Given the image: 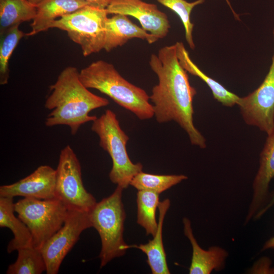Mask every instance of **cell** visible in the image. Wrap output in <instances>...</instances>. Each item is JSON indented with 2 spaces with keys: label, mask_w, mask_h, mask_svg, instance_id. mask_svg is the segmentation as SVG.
Listing matches in <instances>:
<instances>
[{
  "label": "cell",
  "mask_w": 274,
  "mask_h": 274,
  "mask_svg": "<svg viewBox=\"0 0 274 274\" xmlns=\"http://www.w3.org/2000/svg\"><path fill=\"white\" fill-rule=\"evenodd\" d=\"M149 63L158 78L150 96L156 120L160 123L175 121L186 132L192 145L205 148L206 139L193 123V100L196 91L179 62L176 44L152 54Z\"/></svg>",
  "instance_id": "obj_1"
},
{
  "label": "cell",
  "mask_w": 274,
  "mask_h": 274,
  "mask_svg": "<svg viewBox=\"0 0 274 274\" xmlns=\"http://www.w3.org/2000/svg\"><path fill=\"white\" fill-rule=\"evenodd\" d=\"M49 88L45 107L51 112L46 119V126L66 125L73 135L81 125L97 118L89 114L91 111L110 104L108 99L92 93L83 85L74 66L64 68Z\"/></svg>",
  "instance_id": "obj_2"
},
{
  "label": "cell",
  "mask_w": 274,
  "mask_h": 274,
  "mask_svg": "<svg viewBox=\"0 0 274 274\" xmlns=\"http://www.w3.org/2000/svg\"><path fill=\"white\" fill-rule=\"evenodd\" d=\"M80 79L87 88L96 89L141 120L154 116L150 96L142 88L124 79L113 64L102 60L91 63L79 72Z\"/></svg>",
  "instance_id": "obj_3"
},
{
  "label": "cell",
  "mask_w": 274,
  "mask_h": 274,
  "mask_svg": "<svg viewBox=\"0 0 274 274\" xmlns=\"http://www.w3.org/2000/svg\"><path fill=\"white\" fill-rule=\"evenodd\" d=\"M124 189L119 186L109 196L97 202L89 212L92 227L101 242L100 267L115 258L122 256L130 248L123 239L126 214L122 201Z\"/></svg>",
  "instance_id": "obj_4"
},
{
  "label": "cell",
  "mask_w": 274,
  "mask_h": 274,
  "mask_svg": "<svg viewBox=\"0 0 274 274\" xmlns=\"http://www.w3.org/2000/svg\"><path fill=\"white\" fill-rule=\"evenodd\" d=\"M91 130L99 139V146L110 156L112 167L109 174L111 182L123 189L143 169L141 163H133L126 151L128 136L122 129L115 113L107 110L92 122Z\"/></svg>",
  "instance_id": "obj_5"
},
{
  "label": "cell",
  "mask_w": 274,
  "mask_h": 274,
  "mask_svg": "<svg viewBox=\"0 0 274 274\" xmlns=\"http://www.w3.org/2000/svg\"><path fill=\"white\" fill-rule=\"evenodd\" d=\"M108 15L106 9L87 5L54 20L50 28L66 31L87 56L104 49Z\"/></svg>",
  "instance_id": "obj_6"
},
{
  "label": "cell",
  "mask_w": 274,
  "mask_h": 274,
  "mask_svg": "<svg viewBox=\"0 0 274 274\" xmlns=\"http://www.w3.org/2000/svg\"><path fill=\"white\" fill-rule=\"evenodd\" d=\"M14 210L28 228L32 245L39 250L63 226L69 212L56 198L25 197L14 203Z\"/></svg>",
  "instance_id": "obj_7"
},
{
  "label": "cell",
  "mask_w": 274,
  "mask_h": 274,
  "mask_svg": "<svg viewBox=\"0 0 274 274\" xmlns=\"http://www.w3.org/2000/svg\"><path fill=\"white\" fill-rule=\"evenodd\" d=\"M56 171L55 198L68 210L90 211L97 202L84 186L80 162L70 145L61 150Z\"/></svg>",
  "instance_id": "obj_8"
},
{
  "label": "cell",
  "mask_w": 274,
  "mask_h": 274,
  "mask_svg": "<svg viewBox=\"0 0 274 274\" xmlns=\"http://www.w3.org/2000/svg\"><path fill=\"white\" fill-rule=\"evenodd\" d=\"M92 227L89 212L69 210L63 226L41 249L47 274H56L62 261L78 241L81 233Z\"/></svg>",
  "instance_id": "obj_9"
},
{
  "label": "cell",
  "mask_w": 274,
  "mask_h": 274,
  "mask_svg": "<svg viewBox=\"0 0 274 274\" xmlns=\"http://www.w3.org/2000/svg\"><path fill=\"white\" fill-rule=\"evenodd\" d=\"M237 105L246 124L258 127L267 134L274 130V53L262 84L247 96L239 97Z\"/></svg>",
  "instance_id": "obj_10"
},
{
  "label": "cell",
  "mask_w": 274,
  "mask_h": 274,
  "mask_svg": "<svg viewBox=\"0 0 274 274\" xmlns=\"http://www.w3.org/2000/svg\"><path fill=\"white\" fill-rule=\"evenodd\" d=\"M106 10L108 14L134 17L142 27L157 40L166 37L170 27L166 14L160 11L156 5L142 0H114Z\"/></svg>",
  "instance_id": "obj_11"
},
{
  "label": "cell",
  "mask_w": 274,
  "mask_h": 274,
  "mask_svg": "<svg viewBox=\"0 0 274 274\" xmlns=\"http://www.w3.org/2000/svg\"><path fill=\"white\" fill-rule=\"evenodd\" d=\"M56 169L45 165L33 173L10 185L0 187V196H23L40 199L55 198Z\"/></svg>",
  "instance_id": "obj_12"
},
{
  "label": "cell",
  "mask_w": 274,
  "mask_h": 274,
  "mask_svg": "<svg viewBox=\"0 0 274 274\" xmlns=\"http://www.w3.org/2000/svg\"><path fill=\"white\" fill-rule=\"evenodd\" d=\"M274 178V130L267 134L260 154L259 166L253 183V194L245 224L254 218L268 202L269 185Z\"/></svg>",
  "instance_id": "obj_13"
},
{
  "label": "cell",
  "mask_w": 274,
  "mask_h": 274,
  "mask_svg": "<svg viewBox=\"0 0 274 274\" xmlns=\"http://www.w3.org/2000/svg\"><path fill=\"white\" fill-rule=\"evenodd\" d=\"M183 222L184 234L192 247L189 273L210 274L213 270L216 271L222 270L228 255V252L219 246H212L208 250L202 249L193 235L190 220L184 218Z\"/></svg>",
  "instance_id": "obj_14"
},
{
  "label": "cell",
  "mask_w": 274,
  "mask_h": 274,
  "mask_svg": "<svg viewBox=\"0 0 274 274\" xmlns=\"http://www.w3.org/2000/svg\"><path fill=\"white\" fill-rule=\"evenodd\" d=\"M133 38L146 40L149 44L157 41L149 32L133 23L127 15L115 14L108 18L104 47L107 52L122 46Z\"/></svg>",
  "instance_id": "obj_15"
},
{
  "label": "cell",
  "mask_w": 274,
  "mask_h": 274,
  "mask_svg": "<svg viewBox=\"0 0 274 274\" xmlns=\"http://www.w3.org/2000/svg\"><path fill=\"white\" fill-rule=\"evenodd\" d=\"M87 5H90L84 0H42L36 5L37 13L30 24L31 30L25 36L46 31L54 20Z\"/></svg>",
  "instance_id": "obj_16"
},
{
  "label": "cell",
  "mask_w": 274,
  "mask_h": 274,
  "mask_svg": "<svg viewBox=\"0 0 274 274\" xmlns=\"http://www.w3.org/2000/svg\"><path fill=\"white\" fill-rule=\"evenodd\" d=\"M170 203L167 198L159 202L158 228L153 238L146 244L130 246V248L139 249L147 255V263L153 274L170 273L162 242L163 223Z\"/></svg>",
  "instance_id": "obj_17"
},
{
  "label": "cell",
  "mask_w": 274,
  "mask_h": 274,
  "mask_svg": "<svg viewBox=\"0 0 274 274\" xmlns=\"http://www.w3.org/2000/svg\"><path fill=\"white\" fill-rule=\"evenodd\" d=\"M13 197L0 196V227L9 228L14 238L7 247L9 253L32 244L31 234L26 224L14 215Z\"/></svg>",
  "instance_id": "obj_18"
},
{
  "label": "cell",
  "mask_w": 274,
  "mask_h": 274,
  "mask_svg": "<svg viewBox=\"0 0 274 274\" xmlns=\"http://www.w3.org/2000/svg\"><path fill=\"white\" fill-rule=\"evenodd\" d=\"M177 55L183 68L193 76H197L205 82L211 89L215 99L226 107L237 105L239 98L235 94L226 89L219 83L205 74L192 61L189 53L182 42H177Z\"/></svg>",
  "instance_id": "obj_19"
},
{
  "label": "cell",
  "mask_w": 274,
  "mask_h": 274,
  "mask_svg": "<svg viewBox=\"0 0 274 274\" xmlns=\"http://www.w3.org/2000/svg\"><path fill=\"white\" fill-rule=\"evenodd\" d=\"M36 13V5L28 0H0V32L32 20Z\"/></svg>",
  "instance_id": "obj_20"
},
{
  "label": "cell",
  "mask_w": 274,
  "mask_h": 274,
  "mask_svg": "<svg viewBox=\"0 0 274 274\" xmlns=\"http://www.w3.org/2000/svg\"><path fill=\"white\" fill-rule=\"evenodd\" d=\"M159 194L149 190H138L137 223L146 230L147 235L154 236L158 228L156 211L159 204Z\"/></svg>",
  "instance_id": "obj_21"
},
{
  "label": "cell",
  "mask_w": 274,
  "mask_h": 274,
  "mask_svg": "<svg viewBox=\"0 0 274 274\" xmlns=\"http://www.w3.org/2000/svg\"><path fill=\"white\" fill-rule=\"evenodd\" d=\"M17 251V258L9 266L6 273L41 274L46 271V263L41 250L31 245Z\"/></svg>",
  "instance_id": "obj_22"
},
{
  "label": "cell",
  "mask_w": 274,
  "mask_h": 274,
  "mask_svg": "<svg viewBox=\"0 0 274 274\" xmlns=\"http://www.w3.org/2000/svg\"><path fill=\"white\" fill-rule=\"evenodd\" d=\"M187 179L184 175H159L142 171L132 179L130 185L138 190H149L160 194Z\"/></svg>",
  "instance_id": "obj_23"
},
{
  "label": "cell",
  "mask_w": 274,
  "mask_h": 274,
  "mask_svg": "<svg viewBox=\"0 0 274 274\" xmlns=\"http://www.w3.org/2000/svg\"><path fill=\"white\" fill-rule=\"evenodd\" d=\"M25 34L19 26L0 32V84L5 85L9 78V62L14 49Z\"/></svg>",
  "instance_id": "obj_24"
},
{
  "label": "cell",
  "mask_w": 274,
  "mask_h": 274,
  "mask_svg": "<svg viewBox=\"0 0 274 274\" xmlns=\"http://www.w3.org/2000/svg\"><path fill=\"white\" fill-rule=\"evenodd\" d=\"M164 6L176 13L180 18L185 28V38L189 47L193 49L195 45L193 40L192 31L194 24L190 19L193 9L204 2V0H196L188 2L185 0H156Z\"/></svg>",
  "instance_id": "obj_25"
},
{
  "label": "cell",
  "mask_w": 274,
  "mask_h": 274,
  "mask_svg": "<svg viewBox=\"0 0 274 274\" xmlns=\"http://www.w3.org/2000/svg\"><path fill=\"white\" fill-rule=\"evenodd\" d=\"M271 260L266 257H262L253 265L250 270L252 273L274 274V267H271Z\"/></svg>",
  "instance_id": "obj_26"
},
{
  "label": "cell",
  "mask_w": 274,
  "mask_h": 274,
  "mask_svg": "<svg viewBox=\"0 0 274 274\" xmlns=\"http://www.w3.org/2000/svg\"><path fill=\"white\" fill-rule=\"evenodd\" d=\"M273 205H274V194L270 196L268 202H267V203L261 210H260L257 213V214L255 215L254 217V219H258L260 218H261L263 216V215Z\"/></svg>",
  "instance_id": "obj_27"
},
{
  "label": "cell",
  "mask_w": 274,
  "mask_h": 274,
  "mask_svg": "<svg viewBox=\"0 0 274 274\" xmlns=\"http://www.w3.org/2000/svg\"><path fill=\"white\" fill-rule=\"evenodd\" d=\"M90 5L106 9L114 0H84Z\"/></svg>",
  "instance_id": "obj_28"
},
{
  "label": "cell",
  "mask_w": 274,
  "mask_h": 274,
  "mask_svg": "<svg viewBox=\"0 0 274 274\" xmlns=\"http://www.w3.org/2000/svg\"><path fill=\"white\" fill-rule=\"evenodd\" d=\"M269 249H274V236L270 238L265 243L261 251H264Z\"/></svg>",
  "instance_id": "obj_29"
},
{
  "label": "cell",
  "mask_w": 274,
  "mask_h": 274,
  "mask_svg": "<svg viewBox=\"0 0 274 274\" xmlns=\"http://www.w3.org/2000/svg\"><path fill=\"white\" fill-rule=\"evenodd\" d=\"M227 4L228 5L229 7H230V8L231 9V11L232 12V13L233 14L235 18L238 20H239V16L235 12V11L233 10V9H232V7H231V5L229 1V0H225Z\"/></svg>",
  "instance_id": "obj_30"
},
{
  "label": "cell",
  "mask_w": 274,
  "mask_h": 274,
  "mask_svg": "<svg viewBox=\"0 0 274 274\" xmlns=\"http://www.w3.org/2000/svg\"><path fill=\"white\" fill-rule=\"evenodd\" d=\"M28 1H29L30 2H31V3L35 4V5H37L40 2H41L42 0H28Z\"/></svg>",
  "instance_id": "obj_31"
}]
</instances>
